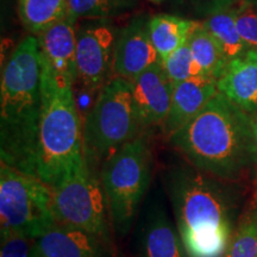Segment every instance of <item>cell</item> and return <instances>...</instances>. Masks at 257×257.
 <instances>
[{
    "label": "cell",
    "mask_w": 257,
    "mask_h": 257,
    "mask_svg": "<svg viewBox=\"0 0 257 257\" xmlns=\"http://www.w3.org/2000/svg\"><path fill=\"white\" fill-rule=\"evenodd\" d=\"M189 48L195 62L204 76L217 80L223 74L229 61L224 56L219 44L200 23L188 40Z\"/></svg>",
    "instance_id": "obj_20"
},
{
    "label": "cell",
    "mask_w": 257,
    "mask_h": 257,
    "mask_svg": "<svg viewBox=\"0 0 257 257\" xmlns=\"http://www.w3.org/2000/svg\"><path fill=\"white\" fill-rule=\"evenodd\" d=\"M22 24L31 34L38 35L68 15V0H18Z\"/></svg>",
    "instance_id": "obj_19"
},
{
    "label": "cell",
    "mask_w": 257,
    "mask_h": 257,
    "mask_svg": "<svg viewBox=\"0 0 257 257\" xmlns=\"http://www.w3.org/2000/svg\"><path fill=\"white\" fill-rule=\"evenodd\" d=\"M200 22L189 21L174 15L161 14L150 18V37L161 61L187 43Z\"/></svg>",
    "instance_id": "obj_17"
},
{
    "label": "cell",
    "mask_w": 257,
    "mask_h": 257,
    "mask_svg": "<svg viewBox=\"0 0 257 257\" xmlns=\"http://www.w3.org/2000/svg\"><path fill=\"white\" fill-rule=\"evenodd\" d=\"M218 92L249 114H257V49L227 62L217 81Z\"/></svg>",
    "instance_id": "obj_14"
},
{
    "label": "cell",
    "mask_w": 257,
    "mask_h": 257,
    "mask_svg": "<svg viewBox=\"0 0 257 257\" xmlns=\"http://www.w3.org/2000/svg\"><path fill=\"white\" fill-rule=\"evenodd\" d=\"M41 94L35 176L53 187L86 161L82 130L73 85L57 80L42 64Z\"/></svg>",
    "instance_id": "obj_4"
},
{
    "label": "cell",
    "mask_w": 257,
    "mask_h": 257,
    "mask_svg": "<svg viewBox=\"0 0 257 257\" xmlns=\"http://www.w3.org/2000/svg\"><path fill=\"white\" fill-rule=\"evenodd\" d=\"M251 119H252V128H253V135H255L256 138V143H257V114L251 115Z\"/></svg>",
    "instance_id": "obj_26"
},
{
    "label": "cell",
    "mask_w": 257,
    "mask_h": 257,
    "mask_svg": "<svg viewBox=\"0 0 257 257\" xmlns=\"http://www.w3.org/2000/svg\"><path fill=\"white\" fill-rule=\"evenodd\" d=\"M201 24L219 44L227 61L236 59L249 49L237 30L236 10H217Z\"/></svg>",
    "instance_id": "obj_18"
},
{
    "label": "cell",
    "mask_w": 257,
    "mask_h": 257,
    "mask_svg": "<svg viewBox=\"0 0 257 257\" xmlns=\"http://www.w3.org/2000/svg\"><path fill=\"white\" fill-rule=\"evenodd\" d=\"M152 2H154V3H160V2H162V0H152Z\"/></svg>",
    "instance_id": "obj_28"
},
{
    "label": "cell",
    "mask_w": 257,
    "mask_h": 257,
    "mask_svg": "<svg viewBox=\"0 0 257 257\" xmlns=\"http://www.w3.org/2000/svg\"><path fill=\"white\" fill-rule=\"evenodd\" d=\"M169 141L191 166L221 180L239 178L257 163L251 115L220 92Z\"/></svg>",
    "instance_id": "obj_1"
},
{
    "label": "cell",
    "mask_w": 257,
    "mask_h": 257,
    "mask_svg": "<svg viewBox=\"0 0 257 257\" xmlns=\"http://www.w3.org/2000/svg\"><path fill=\"white\" fill-rule=\"evenodd\" d=\"M76 35L75 22L67 16L36 36L42 66L57 80L72 85L78 76Z\"/></svg>",
    "instance_id": "obj_12"
},
{
    "label": "cell",
    "mask_w": 257,
    "mask_h": 257,
    "mask_svg": "<svg viewBox=\"0 0 257 257\" xmlns=\"http://www.w3.org/2000/svg\"><path fill=\"white\" fill-rule=\"evenodd\" d=\"M54 221L50 186L37 176L0 163V236L37 238Z\"/></svg>",
    "instance_id": "obj_7"
},
{
    "label": "cell",
    "mask_w": 257,
    "mask_h": 257,
    "mask_svg": "<svg viewBox=\"0 0 257 257\" xmlns=\"http://www.w3.org/2000/svg\"><path fill=\"white\" fill-rule=\"evenodd\" d=\"M218 178L194 167L167 175V189L188 257H223L232 238L234 197Z\"/></svg>",
    "instance_id": "obj_2"
},
{
    "label": "cell",
    "mask_w": 257,
    "mask_h": 257,
    "mask_svg": "<svg viewBox=\"0 0 257 257\" xmlns=\"http://www.w3.org/2000/svg\"><path fill=\"white\" fill-rule=\"evenodd\" d=\"M253 205L257 206V173H256V180H255V201H253Z\"/></svg>",
    "instance_id": "obj_27"
},
{
    "label": "cell",
    "mask_w": 257,
    "mask_h": 257,
    "mask_svg": "<svg viewBox=\"0 0 257 257\" xmlns=\"http://www.w3.org/2000/svg\"><path fill=\"white\" fill-rule=\"evenodd\" d=\"M147 16H138L118 34L112 69L120 78L133 80L153 64L161 62L150 37Z\"/></svg>",
    "instance_id": "obj_10"
},
{
    "label": "cell",
    "mask_w": 257,
    "mask_h": 257,
    "mask_svg": "<svg viewBox=\"0 0 257 257\" xmlns=\"http://www.w3.org/2000/svg\"><path fill=\"white\" fill-rule=\"evenodd\" d=\"M163 68L173 85L176 86L194 76H204L200 67L192 55L188 42L162 61Z\"/></svg>",
    "instance_id": "obj_23"
},
{
    "label": "cell",
    "mask_w": 257,
    "mask_h": 257,
    "mask_svg": "<svg viewBox=\"0 0 257 257\" xmlns=\"http://www.w3.org/2000/svg\"><path fill=\"white\" fill-rule=\"evenodd\" d=\"M42 107L37 37L22 41L6 63L0 86L2 162L35 175Z\"/></svg>",
    "instance_id": "obj_3"
},
{
    "label": "cell",
    "mask_w": 257,
    "mask_h": 257,
    "mask_svg": "<svg viewBox=\"0 0 257 257\" xmlns=\"http://www.w3.org/2000/svg\"><path fill=\"white\" fill-rule=\"evenodd\" d=\"M223 257H257V206L244 214Z\"/></svg>",
    "instance_id": "obj_22"
},
{
    "label": "cell",
    "mask_w": 257,
    "mask_h": 257,
    "mask_svg": "<svg viewBox=\"0 0 257 257\" xmlns=\"http://www.w3.org/2000/svg\"><path fill=\"white\" fill-rule=\"evenodd\" d=\"M130 82L141 128L162 126L174 91V85L167 75L162 61L153 64Z\"/></svg>",
    "instance_id": "obj_11"
},
{
    "label": "cell",
    "mask_w": 257,
    "mask_h": 257,
    "mask_svg": "<svg viewBox=\"0 0 257 257\" xmlns=\"http://www.w3.org/2000/svg\"><path fill=\"white\" fill-rule=\"evenodd\" d=\"M113 28L105 21L82 25L76 35V79L88 93H99L107 83L113 62Z\"/></svg>",
    "instance_id": "obj_9"
},
{
    "label": "cell",
    "mask_w": 257,
    "mask_h": 257,
    "mask_svg": "<svg viewBox=\"0 0 257 257\" xmlns=\"http://www.w3.org/2000/svg\"><path fill=\"white\" fill-rule=\"evenodd\" d=\"M218 93L217 80L207 76H194L174 86L172 104L165 123L163 134L170 138L201 112Z\"/></svg>",
    "instance_id": "obj_13"
},
{
    "label": "cell",
    "mask_w": 257,
    "mask_h": 257,
    "mask_svg": "<svg viewBox=\"0 0 257 257\" xmlns=\"http://www.w3.org/2000/svg\"><path fill=\"white\" fill-rule=\"evenodd\" d=\"M136 0H68V17L104 19L123 15L136 5Z\"/></svg>",
    "instance_id": "obj_21"
},
{
    "label": "cell",
    "mask_w": 257,
    "mask_h": 257,
    "mask_svg": "<svg viewBox=\"0 0 257 257\" xmlns=\"http://www.w3.org/2000/svg\"><path fill=\"white\" fill-rule=\"evenodd\" d=\"M152 179V153L138 136L118 150L101 167L100 181L113 229L126 234Z\"/></svg>",
    "instance_id": "obj_6"
},
{
    "label": "cell",
    "mask_w": 257,
    "mask_h": 257,
    "mask_svg": "<svg viewBox=\"0 0 257 257\" xmlns=\"http://www.w3.org/2000/svg\"><path fill=\"white\" fill-rule=\"evenodd\" d=\"M236 25L246 46L257 49V12L249 5L240 6L236 10Z\"/></svg>",
    "instance_id": "obj_25"
},
{
    "label": "cell",
    "mask_w": 257,
    "mask_h": 257,
    "mask_svg": "<svg viewBox=\"0 0 257 257\" xmlns=\"http://www.w3.org/2000/svg\"><path fill=\"white\" fill-rule=\"evenodd\" d=\"M0 257H42L37 239L23 234L0 236Z\"/></svg>",
    "instance_id": "obj_24"
},
{
    "label": "cell",
    "mask_w": 257,
    "mask_h": 257,
    "mask_svg": "<svg viewBox=\"0 0 257 257\" xmlns=\"http://www.w3.org/2000/svg\"><path fill=\"white\" fill-rule=\"evenodd\" d=\"M51 189L56 221L87 232L110 246L106 195L101 181L86 161Z\"/></svg>",
    "instance_id": "obj_8"
},
{
    "label": "cell",
    "mask_w": 257,
    "mask_h": 257,
    "mask_svg": "<svg viewBox=\"0 0 257 257\" xmlns=\"http://www.w3.org/2000/svg\"><path fill=\"white\" fill-rule=\"evenodd\" d=\"M137 257H188L178 229L162 208L154 207L147 214Z\"/></svg>",
    "instance_id": "obj_16"
},
{
    "label": "cell",
    "mask_w": 257,
    "mask_h": 257,
    "mask_svg": "<svg viewBox=\"0 0 257 257\" xmlns=\"http://www.w3.org/2000/svg\"><path fill=\"white\" fill-rule=\"evenodd\" d=\"M130 80L115 76L96 95L82 130L83 155L92 167H102L135 138L140 136Z\"/></svg>",
    "instance_id": "obj_5"
},
{
    "label": "cell",
    "mask_w": 257,
    "mask_h": 257,
    "mask_svg": "<svg viewBox=\"0 0 257 257\" xmlns=\"http://www.w3.org/2000/svg\"><path fill=\"white\" fill-rule=\"evenodd\" d=\"M36 239L42 257H110L101 240L56 220Z\"/></svg>",
    "instance_id": "obj_15"
}]
</instances>
